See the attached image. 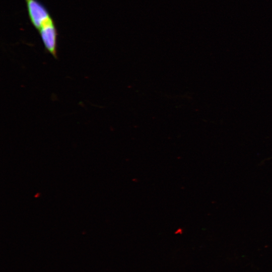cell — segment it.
Segmentation results:
<instances>
[{
	"mask_svg": "<svg viewBox=\"0 0 272 272\" xmlns=\"http://www.w3.org/2000/svg\"><path fill=\"white\" fill-rule=\"evenodd\" d=\"M29 19L38 31L50 25L54 21L45 6L38 0H25Z\"/></svg>",
	"mask_w": 272,
	"mask_h": 272,
	"instance_id": "cell-1",
	"label": "cell"
},
{
	"mask_svg": "<svg viewBox=\"0 0 272 272\" xmlns=\"http://www.w3.org/2000/svg\"><path fill=\"white\" fill-rule=\"evenodd\" d=\"M46 52L57 59L58 31L55 24L47 26L38 31Z\"/></svg>",
	"mask_w": 272,
	"mask_h": 272,
	"instance_id": "cell-2",
	"label": "cell"
}]
</instances>
